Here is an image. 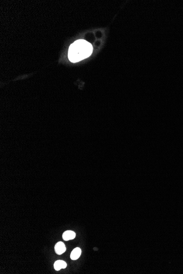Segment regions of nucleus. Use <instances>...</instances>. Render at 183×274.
I'll return each instance as SVG.
<instances>
[{"instance_id": "obj_1", "label": "nucleus", "mask_w": 183, "mask_h": 274, "mask_svg": "<svg viewBox=\"0 0 183 274\" xmlns=\"http://www.w3.org/2000/svg\"><path fill=\"white\" fill-rule=\"evenodd\" d=\"M92 51L93 47L91 44L85 40H77L69 47V59L73 63L78 62L89 57Z\"/></svg>"}, {"instance_id": "obj_2", "label": "nucleus", "mask_w": 183, "mask_h": 274, "mask_svg": "<svg viewBox=\"0 0 183 274\" xmlns=\"http://www.w3.org/2000/svg\"><path fill=\"white\" fill-rule=\"evenodd\" d=\"M55 251L56 254L61 255L66 251V247L64 243L62 242H59L55 246Z\"/></svg>"}, {"instance_id": "obj_3", "label": "nucleus", "mask_w": 183, "mask_h": 274, "mask_svg": "<svg viewBox=\"0 0 183 274\" xmlns=\"http://www.w3.org/2000/svg\"><path fill=\"white\" fill-rule=\"evenodd\" d=\"M76 236V234L73 231H65L63 234V238L65 241L73 240Z\"/></svg>"}, {"instance_id": "obj_4", "label": "nucleus", "mask_w": 183, "mask_h": 274, "mask_svg": "<svg viewBox=\"0 0 183 274\" xmlns=\"http://www.w3.org/2000/svg\"><path fill=\"white\" fill-rule=\"evenodd\" d=\"M66 266H67V264H66V262H64L63 260H60L56 261L54 263V269L56 271L60 270L61 269H65Z\"/></svg>"}, {"instance_id": "obj_5", "label": "nucleus", "mask_w": 183, "mask_h": 274, "mask_svg": "<svg viewBox=\"0 0 183 274\" xmlns=\"http://www.w3.org/2000/svg\"><path fill=\"white\" fill-rule=\"evenodd\" d=\"M81 254V250L80 248H76L72 251L70 255V258L72 260H77L78 258L80 257Z\"/></svg>"}]
</instances>
